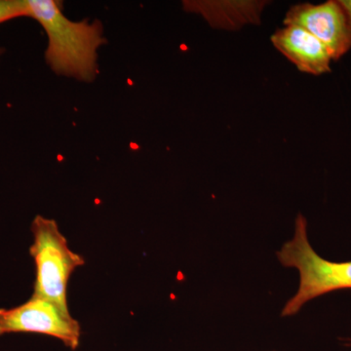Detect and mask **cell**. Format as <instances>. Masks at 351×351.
<instances>
[{
	"instance_id": "cell-1",
	"label": "cell",
	"mask_w": 351,
	"mask_h": 351,
	"mask_svg": "<svg viewBox=\"0 0 351 351\" xmlns=\"http://www.w3.org/2000/svg\"><path fill=\"white\" fill-rule=\"evenodd\" d=\"M27 17L47 36L45 61L58 75L94 82L99 73L98 50L107 43L100 21H73L58 0H27Z\"/></svg>"
},
{
	"instance_id": "cell-2",
	"label": "cell",
	"mask_w": 351,
	"mask_h": 351,
	"mask_svg": "<svg viewBox=\"0 0 351 351\" xmlns=\"http://www.w3.org/2000/svg\"><path fill=\"white\" fill-rule=\"evenodd\" d=\"M284 267L300 272V287L284 306L283 317L299 313L311 300L334 291L351 289V262L335 263L318 255L307 237L306 219L300 214L295 219V234L277 252Z\"/></svg>"
},
{
	"instance_id": "cell-3",
	"label": "cell",
	"mask_w": 351,
	"mask_h": 351,
	"mask_svg": "<svg viewBox=\"0 0 351 351\" xmlns=\"http://www.w3.org/2000/svg\"><path fill=\"white\" fill-rule=\"evenodd\" d=\"M34 244L29 254L36 263L32 297L47 300L69 313L66 288L71 274L84 265L82 256L71 250L56 221L38 215L32 223Z\"/></svg>"
},
{
	"instance_id": "cell-4",
	"label": "cell",
	"mask_w": 351,
	"mask_h": 351,
	"mask_svg": "<svg viewBox=\"0 0 351 351\" xmlns=\"http://www.w3.org/2000/svg\"><path fill=\"white\" fill-rule=\"evenodd\" d=\"M34 332L61 339L71 348L80 346V325L56 304L47 300L32 297L13 308H0V335Z\"/></svg>"
},
{
	"instance_id": "cell-5",
	"label": "cell",
	"mask_w": 351,
	"mask_h": 351,
	"mask_svg": "<svg viewBox=\"0 0 351 351\" xmlns=\"http://www.w3.org/2000/svg\"><path fill=\"white\" fill-rule=\"evenodd\" d=\"M284 25H297L313 34L329 51L332 61L341 59L351 49L350 24L338 0L291 7Z\"/></svg>"
},
{
	"instance_id": "cell-6",
	"label": "cell",
	"mask_w": 351,
	"mask_h": 351,
	"mask_svg": "<svg viewBox=\"0 0 351 351\" xmlns=\"http://www.w3.org/2000/svg\"><path fill=\"white\" fill-rule=\"evenodd\" d=\"M271 43L302 73L321 75L331 71L332 60L329 51L302 27L284 25L272 34Z\"/></svg>"
},
{
	"instance_id": "cell-7",
	"label": "cell",
	"mask_w": 351,
	"mask_h": 351,
	"mask_svg": "<svg viewBox=\"0 0 351 351\" xmlns=\"http://www.w3.org/2000/svg\"><path fill=\"white\" fill-rule=\"evenodd\" d=\"M265 1H184V10L199 14L217 29H237L258 24Z\"/></svg>"
},
{
	"instance_id": "cell-8",
	"label": "cell",
	"mask_w": 351,
	"mask_h": 351,
	"mask_svg": "<svg viewBox=\"0 0 351 351\" xmlns=\"http://www.w3.org/2000/svg\"><path fill=\"white\" fill-rule=\"evenodd\" d=\"M20 17H27V0H0V24Z\"/></svg>"
},
{
	"instance_id": "cell-9",
	"label": "cell",
	"mask_w": 351,
	"mask_h": 351,
	"mask_svg": "<svg viewBox=\"0 0 351 351\" xmlns=\"http://www.w3.org/2000/svg\"><path fill=\"white\" fill-rule=\"evenodd\" d=\"M339 2L341 7H343V10H345L351 32V0H339Z\"/></svg>"
},
{
	"instance_id": "cell-10",
	"label": "cell",
	"mask_w": 351,
	"mask_h": 351,
	"mask_svg": "<svg viewBox=\"0 0 351 351\" xmlns=\"http://www.w3.org/2000/svg\"><path fill=\"white\" fill-rule=\"evenodd\" d=\"M4 49H2V48H0V57H1V55L3 54Z\"/></svg>"
},
{
	"instance_id": "cell-11",
	"label": "cell",
	"mask_w": 351,
	"mask_h": 351,
	"mask_svg": "<svg viewBox=\"0 0 351 351\" xmlns=\"http://www.w3.org/2000/svg\"><path fill=\"white\" fill-rule=\"evenodd\" d=\"M350 346H351V341H350Z\"/></svg>"
}]
</instances>
